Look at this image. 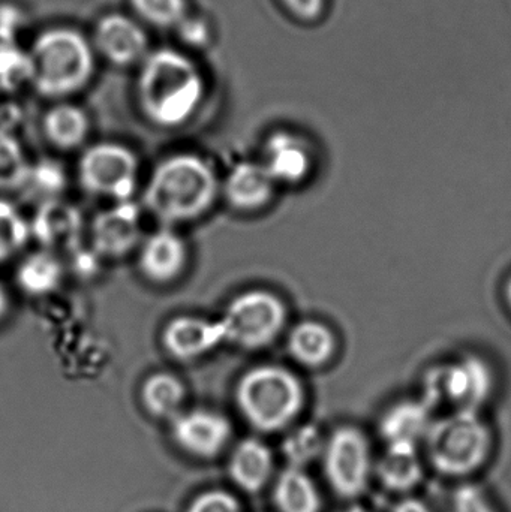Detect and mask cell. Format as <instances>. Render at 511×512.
Masks as SVG:
<instances>
[{
	"label": "cell",
	"instance_id": "6da1fadb",
	"mask_svg": "<svg viewBox=\"0 0 511 512\" xmlns=\"http://www.w3.org/2000/svg\"><path fill=\"white\" fill-rule=\"evenodd\" d=\"M137 90L141 111L153 125L177 128L200 107L204 78L188 56L161 48L144 59Z\"/></svg>",
	"mask_w": 511,
	"mask_h": 512
},
{
	"label": "cell",
	"instance_id": "7a4b0ae2",
	"mask_svg": "<svg viewBox=\"0 0 511 512\" xmlns=\"http://www.w3.org/2000/svg\"><path fill=\"white\" fill-rule=\"evenodd\" d=\"M219 194L212 165L194 153H177L156 165L143 203L165 227L191 222L209 212Z\"/></svg>",
	"mask_w": 511,
	"mask_h": 512
},
{
	"label": "cell",
	"instance_id": "3957f363",
	"mask_svg": "<svg viewBox=\"0 0 511 512\" xmlns=\"http://www.w3.org/2000/svg\"><path fill=\"white\" fill-rule=\"evenodd\" d=\"M494 448L491 424L473 411L435 417L422 445L429 471L456 484L473 481L491 463Z\"/></svg>",
	"mask_w": 511,
	"mask_h": 512
},
{
	"label": "cell",
	"instance_id": "277c9868",
	"mask_svg": "<svg viewBox=\"0 0 511 512\" xmlns=\"http://www.w3.org/2000/svg\"><path fill=\"white\" fill-rule=\"evenodd\" d=\"M27 57L29 80L47 98H63L83 89L95 66L89 41L71 27L39 33Z\"/></svg>",
	"mask_w": 511,
	"mask_h": 512
},
{
	"label": "cell",
	"instance_id": "5b68a950",
	"mask_svg": "<svg viewBox=\"0 0 511 512\" xmlns=\"http://www.w3.org/2000/svg\"><path fill=\"white\" fill-rule=\"evenodd\" d=\"M236 402L255 429L279 432L291 426L305 408V387L287 367L261 364L240 376Z\"/></svg>",
	"mask_w": 511,
	"mask_h": 512
},
{
	"label": "cell",
	"instance_id": "8992f818",
	"mask_svg": "<svg viewBox=\"0 0 511 512\" xmlns=\"http://www.w3.org/2000/svg\"><path fill=\"white\" fill-rule=\"evenodd\" d=\"M374 445L365 430L354 424H341L327 435L321 454L327 487L345 504L365 498L374 484Z\"/></svg>",
	"mask_w": 511,
	"mask_h": 512
},
{
	"label": "cell",
	"instance_id": "52a82bcc",
	"mask_svg": "<svg viewBox=\"0 0 511 512\" xmlns=\"http://www.w3.org/2000/svg\"><path fill=\"white\" fill-rule=\"evenodd\" d=\"M218 321L225 343L255 351L278 339L287 322V306L275 292L251 289L236 295Z\"/></svg>",
	"mask_w": 511,
	"mask_h": 512
},
{
	"label": "cell",
	"instance_id": "ba28073f",
	"mask_svg": "<svg viewBox=\"0 0 511 512\" xmlns=\"http://www.w3.org/2000/svg\"><path fill=\"white\" fill-rule=\"evenodd\" d=\"M494 391V375L482 358L467 355L441 364L428 373L423 399L437 409L449 406L452 411H482Z\"/></svg>",
	"mask_w": 511,
	"mask_h": 512
},
{
	"label": "cell",
	"instance_id": "9c48e42d",
	"mask_svg": "<svg viewBox=\"0 0 511 512\" xmlns=\"http://www.w3.org/2000/svg\"><path fill=\"white\" fill-rule=\"evenodd\" d=\"M137 176V156L122 144H93L84 150L78 161L81 188L116 203L131 200L137 188Z\"/></svg>",
	"mask_w": 511,
	"mask_h": 512
},
{
	"label": "cell",
	"instance_id": "30bf717a",
	"mask_svg": "<svg viewBox=\"0 0 511 512\" xmlns=\"http://www.w3.org/2000/svg\"><path fill=\"white\" fill-rule=\"evenodd\" d=\"M90 240L96 254L122 258L137 248L141 240L140 209L137 204L120 201L98 213L90 227Z\"/></svg>",
	"mask_w": 511,
	"mask_h": 512
},
{
	"label": "cell",
	"instance_id": "8fae6325",
	"mask_svg": "<svg viewBox=\"0 0 511 512\" xmlns=\"http://www.w3.org/2000/svg\"><path fill=\"white\" fill-rule=\"evenodd\" d=\"M173 438L183 450L197 457L216 456L231 438V424L209 409L180 412L173 418Z\"/></svg>",
	"mask_w": 511,
	"mask_h": 512
},
{
	"label": "cell",
	"instance_id": "7c38bea8",
	"mask_svg": "<svg viewBox=\"0 0 511 512\" xmlns=\"http://www.w3.org/2000/svg\"><path fill=\"white\" fill-rule=\"evenodd\" d=\"M80 210L60 198L44 201L30 221V234L44 251H71L83 234Z\"/></svg>",
	"mask_w": 511,
	"mask_h": 512
},
{
	"label": "cell",
	"instance_id": "4fadbf2b",
	"mask_svg": "<svg viewBox=\"0 0 511 512\" xmlns=\"http://www.w3.org/2000/svg\"><path fill=\"white\" fill-rule=\"evenodd\" d=\"M165 351L179 361H192L225 343L219 321L204 316L182 315L167 322L161 334Z\"/></svg>",
	"mask_w": 511,
	"mask_h": 512
},
{
	"label": "cell",
	"instance_id": "5bb4252c",
	"mask_svg": "<svg viewBox=\"0 0 511 512\" xmlns=\"http://www.w3.org/2000/svg\"><path fill=\"white\" fill-rule=\"evenodd\" d=\"M434 412L423 397L389 406L378 421V435L384 447L422 448L434 423Z\"/></svg>",
	"mask_w": 511,
	"mask_h": 512
},
{
	"label": "cell",
	"instance_id": "9a60e30c",
	"mask_svg": "<svg viewBox=\"0 0 511 512\" xmlns=\"http://www.w3.org/2000/svg\"><path fill=\"white\" fill-rule=\"evenodd\" d=\"M428 471L422 448L384 447L375 460L374 483L395 498L413 495Z\"/></svg>",
	"mask_w": 511,
	"mask_h": 512
},
{
	"label": "cell",
	"instance_id": "2e32d148",
	"mask_svg": "<svg viewBox=\"0 0 511 512\" xmlns=\"http://www.w3.org/2000/svg\"><path fill=\"white\" fill-rule=\"evenodd\" d=\"M188 264L185 240L170 227L159 228L141 243L138 265L150 282L165 285L182 276Z\"/></svg>",
	"mask_w": 511,
	"mask_h": 512
},
{
	"label": "cell",
	"instance_id": "e0dca14e",
	"mask_svg": "<svg viewBox=\"0 0 511 512\" xmlns=\"http://www.w3.org/2000/svg\"><path fill=\"white\" fill-rule=\"evenodd\" d=\"M263 165L276 183L297 185L311 174L314 155L302 137L278 131L267 138Z\"/></svg>",
	"mask_w": 511,
	"mask_h": 512
},
{
	"label": "cell",
	"instance_id": "ac0fdd59",
	"mask_svg": "<svg viewBox=\"0 0 511 512\" xmlns=\"http://www.w3.org/2000/svg\"><path fill=\"white\" fill-rule=\"evenodd\" d=\"M98 50L114 65L126 66L143 59L147 53V36L132 18L108 14L96 24Z\"/></svg>",
	"mask_w": 511,
	"mask_h": 512
},
{
	"label": "cell",
	"instance_id": "d6986e66",
	"mask_svg": "<svg viewBox=\"0 0 511 512\" xmlns=\"http://www.w3.org/2000/svg\"><path fill=\"white\" fill-rule=\"evenodd\" d=\"M276 182L263 162H239L225 179L222 192L237 212H260L275 195Z\"/></svg>",
	"mask_w": 511,
	"mask_h": 512
},
{
	"label": "cell",
	"instance_id": "ffe728a7",
	"mask_svg": "<svg viewBox=\"0 0 511 512\" xmlns=\"http://www.w3.org/2000/svg\"><path fill=\"white\" fill-rule=\"evenodd\" d=\"M335 333L326 324L306 319L291 328L287 346L291 357L305 367L326 366L336 352Z\"/></svg>",
	"mask_w": 511,
	"mask_h": 512
},
{
	"label": "cell",
	"instance_id": "44dd1931",
	"mask_svg": "<svg viewBox=\"0 0 511 512\" xmlns=\"http://www.w3.org/2000/svg\"><path fill=\"white\" fill-rule=\"evenodd\" d=\"M273 499L279 512H323L324 499L320 487L306 469L287 466L278 475Z\"/></svg>",
	"mask_w": 511,
	"mask_h": 512
},
{
	"label": "cell",
	"instance_id": "7402d4cb",
	"mask_svg": "<svg viewBox=\"0 0 511 512\" xmlns=\"http://www.w3.org/2000/svg\"><path fill=\"white\" fill-rule=\"evenodd\" d=\"M272 471V451L257 439H245L240 442L231 456V478L237 486L248 492H257L264 487Z\"/></svg>",
	"mask_w": 511,
	"mask_h": 512
},
{
	"label": "cell",
	"instance_id": "603a6c76",
	"mask_svg": "<svg viewBox=\"0 0 511 512\" xmlns=\"http://www.w3.org/2000/svg\"><path fill=\"white\" fill-rule=\"evenodd\" d=\"M42 129L54 147L72 150L86 141L90 131V120L86 111L77 105L57 104L45 114Z\"/></svg>",
	"mask_w": 511,
	"mask_h": 512
},
{
	"label": "cell",
	"instance_id": "cb8c5ba5",
	"mask_svg": "<svg viewBox=\"0 0 511 512\" xmlns=\"http://www.w3.org/2000/svg\"><path fill=\"white\" fill-rule=\"evenodd\" d=\"M63 279L62 262L53 252L38 251L24 256L15 270V282L26 295L42 297L59 288Z\"/></svg>",
	"mask_w": 511,
	"mask_h": 512
},
{
	"label": "cell",
	"instance_id": "d4e9b609",
	"mask_svg": "<svg viewBox=\"0 0 511 512\" xmlns=\"http://www.w3.org/2000/svg\"><path fill=\"white\" fill-rule=\"evenodd\" d=\"M185 396V385L173 373H153L147 376L141 387V402L156 418H176Z\"/></svg>",
	"mask_w": 511,
	"mask_h": 512
},
{
	"label": "cell",
	"instance_id": "484cf974",
	"mask_svg": "<svg viewBox=\"0 0 511 512\" xmlns=\"http://www.w3.org/2000/svg\"><path fill=\"white\" fill-rule=\"evenodd\" d=\"M32 165L20 141L0 128V191H17L27 185Z\"/></svg>",
	"mask_w": 511,
	"mask_h": 512
},
{
	"label": "cell",
	"instance_id": "4316f807",
	"mask_svg": "<svg viewBox=\"0 0 511 512\" xmlns=\"http://www.w3.org/2000/svg\"><path fill=\"white\" fill-rule=\"evenodd\" d=\"M326 433L321 432L320 427L314 424L299 426L285 439L284 450L288 466L291 468L306 469L312 463H320L324 445H326Z\"/></svg>",
	"mask_w": 511,
	"mask_h": 512
},
{
	"label": "cell",
	"instance_id": "83f0119b",
	"mask_svg": "<svg viewBox=\"0 0 511 512\" xmlns=\"http://www.w3.org/2000/svg\"><path fill=\"white\" fill-rule=\"evenodd\" d=\"M30 237V222L15 204L0 198V264L20 254Z\"/></svg>",
	"mask_w": 511,
	"mask_h": 512
},
{
	"label": "cell",
	"instance_id": "f1b7e54d",
	"mask_svg": "<svg viewBox=\"0 0 511 512\" xmlns=\"http://www.w3.org/2000/svg\"><path fill=\"white\" fill-rule=\"evenodd\" d=\"M29 75V57L17 47L11 33L0 30V86H15L29 80Z\"/></svg>",
	"mask_w": 511,
	"mask_h": 512
},
{
	"label": "cell",
	"instance_id": "f546056e",
	"mask_svg": "<svg viewBox=\"0 0 511 512\" xmlns=\"http://www.w3.org/2000/svg\"><path fill=\"white\" fill-rule=\"evenodd\" d=\"M131 3L135 12L153 26H179L188 17L186 0H131Z\"/></svg>",
	"mask_w": 511,
	"mask_h": 512
},
{
	"label": "cell",
	"instance_id": "4dcf8cb0",
	"mask_svg": "<svg viewBox=\"0 0 511 512\" xmlns=\"http://www.w3.org/2000/svg\"><path fill=\"white\" fill-rule=\"evenodd\" d=\"M450 512H501L488 492L479 484L461 483L453 490Z\"/></svg>",
	"mask_w": 511,
	"mask_h": 512
},
{
	"label": "cell",
	"instance_id": "1f68e13d",
	"mask_svg": "<svg viewBox=\"0 0 511 512\" xmlns=\"http://www.w3.org/2000/svg\"><path fill=\"white\" fill-rule=\"evenodd\" d=\"M27 185L33 186L36 191L41 192L42 198H44L42 203H44V201L57 198V192L62 189L63 174L60 173L56 165H36V167L30 168V176L29 180H27Z\"/></svg>",
	"mask_w": 511,
	"mask_h": 512
},
{
	"label": "cell",
	"instance_id": "d6a6232c",
	"mask_svg": "<svg viewBox=\"0 0 511 512\" xmlns=\"http://www.w3.org/2000/svg\"><path fill=\"white\" fill-rule=\"evenodd\" d=\"M188 512H242L236 498L225 492H209L198 496Z\"/></svg>",
	"mask_w": 511,
	"mask_h": 512
},
{
	"label": "cell",
	"instance_id": "836d02e7",
	"mask_svg": "<svg viewBox=\"0 0 511 512\" xmlns=\"http://www.w3.org/2000/svg\"><path fill=\"white\" fill-rule=\"evenodd\" d=\"M177 27H179L180 38L192 47H201L209 42V27L198 18L186 17Z\"/></svg>",
	"mask_w": 511,
	"mask_h": 512
},
{
	"label": "cell",
	"instance_id": "e575fe53",
	"mask_svg": "<svg viewBox=\"0 0 511 512\" xmlns=\"http://www.w3.org/2000/svg\"><path fill=\"white\" fill-rule=\"evenodd\" d=\"M285 8L300 20H315L323 12L324 0H281Z\"/></svg>",
	"mask_w": 511,
	"mask_h": 512
},
{
	"label": "cell",
	"instance_id": "d590c367",
	"mask_svg": "<svg viewBox=\"0 0 511 512\" xmlns=\"http://www.w3.org/2000/svg\"><path fill=\"white\" fill-rule=\"evenodd\" d=\"M389 512H434V508L422 496L413 493L395 498Z\"/></svg>",
	"mask_w": 511,
	"mask_h": 512
},
{
	"label": "cell",
	"instance_id": "8d00e7d4",
	"mask_svg": "<svg viewBox=\"0 0 511 512\" xmlns=\"http://www.w3.org/2000/svg\"><path fill=\"white\" fill-rule=\"evenodd\" d=\"M9 309H11V297H9L8 289L0 282V321L8 316Z\"/></svg>",
	"mask_w": 511,
	"mask_h": 512
},
{
	"label": "cell",
	"instance_id": "74e56055",
	"mask_svg": "<svg viewBox=\"0 0 511 512\" xmlns=\"http://www.w3.org/2000/svg\"><path fill=\"white\" fill-rule=\"evenodd\" d=\"M336 512H374V511L369 510L368 507H365V505L360 504V502H354V504H345L344 507L341 508V510H338Z\"/></svg>",
	"mask_w": 511,
	"mask_h": 512
},
{
	"label": "cell",
	"instance_id": "f35d334b",
	"mask_svg": "<svg viewBox=\"0 0 511 512\" xmlns=\"http://www.w3.org/2000/svg\"><path fill=\"white\" fill-rule=\"evenodd\" d=\"M506 298H507V303H509V306L511 309V277L509 279V282H507V285H506Z\"/></svg>",
	"mask_w": 511,
	"mask_h": 512
}]
</instances>
